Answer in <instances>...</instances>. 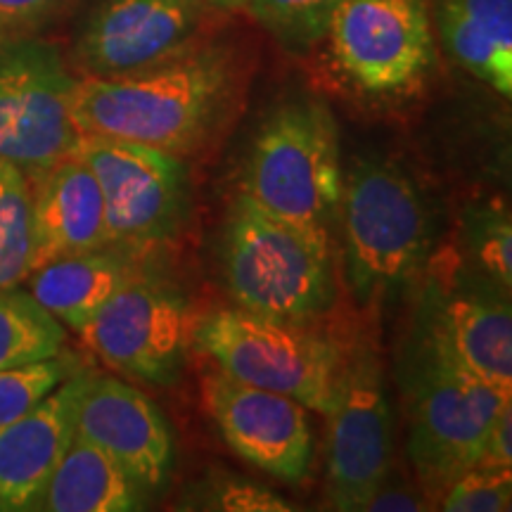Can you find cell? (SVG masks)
Wrapping results in <instances>:
<instances>
[{
    "label": "cell",
    "instance_id": "9c48e42d",
    "mask_svg": "<svg viewBox=\"0 0 512 512\" xmlns=\"http://www.w3.org/2000/svg\"><path fill=\"white\" fill-rule=\"evenodd\" d=\"M328 418V503L335 510H366L394 465L392 408L370 339L344 351Z\"/></svg>",
    "mask_w": 512,
    "mask_h": 512
},
{
    "label": "cell",
    "instance_id": "83f0119b",
    "mask_svg": "<svg viewBox=\"0 0 512 512\" xmlns=\"http://www.w3.org/2000/svg\"><path fill=\"white\" fill-rule=\"evenodd\" d=\"M69 3L72 0H0V41L36 36Z\"/></svg>",
    "mask_w": 512,
    "mask_h": 512
},
{
    "label": "cell",
    "instance_id": "8992f818",
    "mask_svg": "<svg viewBox=\"0 0 512 512\" xmlns=\"http://www.w3.org/2000/svg\"><path fill=\"white\" fill-rule=\"evenodd\" d=\"M403 375L411 418L408 456L422 484L432 491L446 489L477 465L491 422L512 394L451 366L420 342Z\"/></svg>",
    "mask_w": 512,
    "mask_h": 512
},
{
    "label": "cell",
    "instance_id": "ba28073f",
    "mask_svg": "<svg viewBox=\"0 0 512 512\" xmlns=\"http://www.w3.org/2000/svg\"><path fill=\"white\" fill-rule=\"evenodd\" d=\"M74 155L88 164L100 185L114 247L140 254L174 238L188 209L183 157L91 133H83Z\"/></svg>",
    "mask_w": 512,
    "mask_h": 512
},
{
    "label": "cell",
    "instance_id": "52a82bcc",
    "mask_svg": "<svg viewBox=\"0 0 512 512\" xmlns=\"http://www.w3.org/2000/svg\"><path fill=\"white\" fill-rule=\"evenodd\" d=\"M74 86L53 43L36 36L0 41V159L31 176L72 157L81 143Z\"/></svg>",
    "mask_w": 512,
    "mask_h": 512
},
{
    "label": "cell",
    "instance_id": "f546056e",
    "mask_svg": "<svg viewBox=\"0 0 512 512\" xmlns=\"http://www.w3.org/2000/svg\"><path fill=\"white\" fill-rule=\"evenodd\" d=\"M427 505L422 501L418 491L406 482H392V475L384 479L380 489L375 491L373 498H370L366 510L373 512H396V510H425Z\"/></svg>",
    "mask_w": 512,
    "mask_h": 512
},
{
    "label": "cell",
    "instance_id": "7c38bea8",
    "mask_svg": "<svg viewBox=\"0 0 512 512\" xmlns=\"http://www.w3.org/2000/svg\"><path fill=\"white\" fill-rule=\"evenodd\" d=\"M207 19L204 0H100L76 38V60L86 76L140 72L197 46Z\"/></svg>",
    "mask_w": 512,
    "mask_h": 512
},
{
    "label": "cell",
    "instance_id": "d4e9b609",
    "mask_svg": "<svg viewBox=\"0 0 512 512\" xmlns=\"http://www.w3.org/2000/svg\"><path fill=\"white\" fill-rule=\"evenodd\" d=\"M183 508L226 512H290L292 505L264 484L235 475H211L197 482Z\"/></svg>",
    "mask_w": 512,
    "mask_h": 512
},
{
    "label": "cell",
    "instance_id": "484cf974",
    "mask_svg": "<svg viewBox=\"0 0 512 512\" xmlns=\"http://www.w3.org/2000/svg\"><path fill=\"white\" fill-rule=\"evenodd\" d=\"M470 249L475 254L479 268H482L486 280L496 285L498 290L510 292L512 285V230L510 214L505 209L489 207L472 219L470 230Z\"/></svg>",
    "mask_w": 512,
    "mask_h": 512
},
{
    "label": "cell",
    "instance_id": "3957f363",
    "mask_svg": "<svg viewBox=\"0 0 512 512\" xmlns=\"http://www.w3.org/2000/svg\"><path fill=\"white\" fill-rule=\"evenodd\" d=\"M223 268L238 309L256 316L311 323L335 306L330 235L268 214L247 192L230 207Z\"/></svg>",
    "mask_w": 512,
    "mask_h": 512
},
{
    "label": "cell",
    "instance_id": "5b68a950",
    "mask_svg": "<svg viewBox=\"0 0 512 512\" xmlns=\"http://www.w3.org/2000/svg\"><path fill=\"white\" fill-rule=\"evenodd\" d=\"M192 342L233 380L292 396L309 411L330 413L344 351L309 323L219 309L192 323Z\"/></svg>",
    "mask_w": 512,
    "mask_h": 512
},
{
    "label": "cell",
    "instance_id": "8fae6325",
    "mask_svg": "<svg viewBox=\"0 0 512 512\" xmlns=\"http://www.w3.org/2000/svg\"><path fill=\"white\" fill-rule=\"evenodd\" d=\"M328 36L339 72L368 95L408 93L434 67L425 0H342Z\"/></svg>",
    "mask_w": 512,
    "mask_h": 512
},
{
    "label": "cell",
    "instance_id": "9a60e30c",
    "mask_svg": "<svg viewBox=\"0 0 512 512\" xmlns=\"http://www.w3.org/2000/svg\"><path fill=\"white\" fill-rule=\"evenodd\" d=\"M503 294L430 287L420 309L418 342L467 375L512 394V313Z\"/></svg>",
    "mask_w": 512,
    "mask_h": 512
},
{
    "label": "cell",
    "instance_id": "e0dca14e",
    "mask_svg": "<svg viewBox=\"0 0 512 512\" xmlns=\"http://www.w3.org/2000/svg\"><path fill=\"white\" fill-rule=\"evenodd\" d=\"M34 214V268L67 254L110 247L105 197L81 157H64L29 176ZM31 268V271H34Z\"/></svg>",
    "mask_w": 512,
    "mask_h": 512
},
{
    "label": "cell",
    "instance_id": "f1b7e54d",
    "mask_svg": "<svg viewBox=\"0 0 512 512\" xmlns=\"http://www.w3.org/2000/svg\"><path fill=\"white\" fill-rule=\"evenodd\" d=\"M475 467H489V470H512V401L498 411L486 434L484 451Z\"/></svg>",
    "mask_w": 512,
    "mask_h": 512
},
{
    "label": "cell",
    "instance_id": "277c9868",
    "mask_svg": "<svg viewBox=\"0 0 512 512\" xmlns=\"http://www.w3.org/2000/svg\"><path fill=\"white\" fill-rule=\"evenodd\" d=\"M342 190L339 131L330 107L313 98L278 107L252 140L242 192L278 219L330 235Z\"/></svg>",
    "mask_w": 512,
    "mask_h": 512
},
{
    "label": "cell",
    "instance_id": "ffe728a7",
    "mask_svg": "<svg viewBox=\"0 0 512 512\" xmlns=\"http://www.w3.org/2000/svg\"><path fill=\"white\" fill-rule=\"evenodd\" d=\"M145 498V491L124 467L114 463L93 441L74 432L72 444L50 475L36 510L131 512L145 508Z\"/></svg>",
    "mask_w": 512,
    "mask_h": 512
},
{
    "label": "cell",
    "instance_id": "7402d4cb",
    "mask_svg": "<svg viewBox=\"0 0 512 512\" xmlns=\"http://www.w3.org/2000/svg\"><path fill=\"white\" fill-rule=\"evenodd\" d=\"M34 268V214L27 171L0 159V290L19 287Z\"/></svg>",
    "mask_w": 512,
    "mask_h": 512
},
{
    "label": "cell",
    "instance_id": "603a6c76",
    "mask_svg": "<svg viewBox=\"0 0 512 512\" xmlns=\"http://www.w3.org/2000/svg\"><path fill=\"white\" fill-rule=\"evenodd\" d=\"M342 0H247V8L287 50L304 53L328 36Z\"/></svg>",
    "mask_w": 512,
    "mask_h": 512
},
{
    "label": "cell",
    "instance_id": "7a4b0ae2",
    "mask_svg": "<svg viewBox=\"0 0 512 512\" xmlns=\"http://www.w3.org/2000/svg\"><path fill=\"white\" fill-rule=\"evenodd\" d=\"M344 280L363 306L392 304L425 271L432 219L418 185L387 159H358L344 176Z\"/></svg>",
    "mask_w": 512,
    "mask_h": 512
},
{
    "label": "cell",
    "instance_id": "4fadbf2b",
    "mask_svg": "<svg viewBox=\"0 0 512 512\" xmlns=\"http://www.w3.org/2000/svg\"><path fill=\"white\" fill-rule=\"evenodd\" d=\"M202 403L226 444L247 463L292 484L309 475L313 425L304 403L221 370L204 377Z\"/></svg>",
    "mask_w": 512,
    "mask_h": 512
},
{
    "label": "cell",
    "instance_id": "ac0fdd59",
    "mask_svg": "<svg viewBox=\"0 0 512 512\" xmlns=\"http://www.w3.org/2000/svg\"><path fill=\"white\" fill-rule=\"evenodd\" d=\"M136 256L114 245L57 256L29 273V294L50 316L79 332L121 287L143 275Z\"/></svg>",
    "mask_w": 512,
    "mask_h": 512
},
{
    "label": "cell",
    "instance_id": "5bb4252c",
    "mask_svg": "<svg viewBox=\"0 0 512 512\" xmlns=\"http://www.w3.org/2000/svg\"><path fill=\"white\" fill-rule=\"evenodd\" d=\"M74 427L124 467L147 496L169 484L176 465L174 434L150 396L110 375H83Z\"/></svg>",
    "mask_w": 512,
    "mask_h": 512
},
{
    "label": "cell",
    "instance_id": "2e32d148",
    "mask_svg": "<svg viewBox=\"0 0 512 512\" xmlns=\"http://www.w3.org/2000/svg\"><path fill=\"white\" fill-rule=\"evenodd\" d=\"M83 375L86 370H79L29 413L0 427V510H36L50 475L74 439Z\"/></svg>",
    "mask_w": 512,
    "mask_h": 512
},
{
    "label": "cell",
    "instance_id": "cb8c5ba5",
    "mask_svg": "<svg viewBox=\"0 0 512 512\" xmlns=\"http://www.w3.org/2000/svg\"><path fill=\"white\" fill-rule=\"evenodd\" d=\"M79 370H83L79 358L67 351L43 361L0 370V427L29 413L38 401L46 399Z\"/></svg>",
    "mask_w": 512,
    "mask_h": 512
},
{
    "label": "cell",
    "instance_id": "6da1fadb",
    "mask_svg": "<svg viewBox=\"0 0 512 512\" xmlns=\"http://www.w3.org/2000/svg\"><path fill=\"white\" fill-rule=\"evenodd\" d=\"M242 91L233 48L197 43L155 67L76 79L72 117L81 136H107L185 157L207 145Z\"/></svg>",
    "mask_w": 512,
    "mask_h": 512
},
{
    "label": "cell",
    "instance_id": "d6986e66",
    "mask_svg": "<svg viewBox=\"0 0 512 512\" xmlns=\"http://www.w3.org/2000/svg\"><path fill=\"white\" fill-rule=\"evenodd\" d=\"M441 46L498 95H512V0H434Z\"/></svg>",
    "mask_w": 512,
    "mask_h": 512
},
{
    "label": "cell",
    "instance_id": "30bf717a",
    "mask_svg": "<svg viewBox=\"0 0 512 512\" xmlns=\"http://www.w3.org/2000/svg\"><path fill=\"white\" fill-rule=\"evenodd\" d=\"M105 366L138 382L171 384L188 358L192 320L176 287L138 275L79 330Z\"/></svg>",
    "mask_w": 512,
    "mask_h": 512
},
{
    "label": "cell",
    "instance_id": "4dcf8cb0",
    "mask_svg": "<svg viewBox=\"0 0 512 512\" xmlns=\"http://www.w3.org/2000/svg\"><path fill=\"white\" fill-rule=\"evenodd\" d=\"M214 10H240L247 8V0H204Z\"/></svg>",
    "mask_w": 512,
    "mask_h": 512
},
{
    "label": "cell",
    "instance_id": "4316f807",
    "mask_svg": "<svg viewBox=\"0 0 512 512\" xmlns=\"http://www.w3.org/2000/svg\"><path fill=\"white\" fill-rule=\"evenodd\" d=\"M510 470L470 467L446 486L441 510L446 512H501L510 510Z\"/></svg>",
    "mask_w": 512,
    "mask_h": 512
},
{
    "label": "cell",
    "instance_id": "44dd1931",
    "mask_svg": "<svg viewBox=\"0 0 512 512\" xmlns=\"http://www.w3.org/2000/svg\"><path fill=\"white\" fill-rule=\"evenodd\" d=\"M67 330L19 287L0 290V370L62 354Z\"/></svg>",
    "mask_w": 512,
    "mask_h": 512
}]
</instances>
